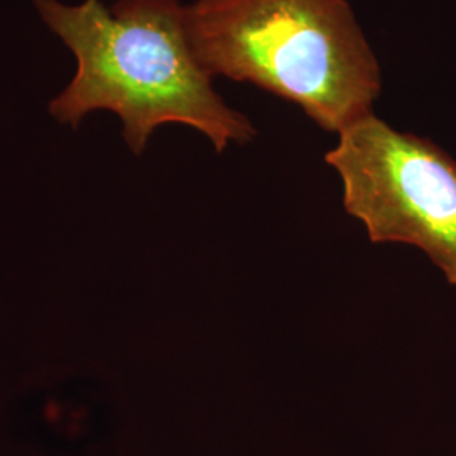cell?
<instances>
[{"instance_id": "obj_2", "label": "cell", "mask_w": 456, "mask_h": 456, "mask_svg": "<svg viewBox=\"0 0 456 456\" xmlns=\"http://www.w3.org/2000/svg\"><path fill=\"white\" fill-rule=\"evenodd\" d=\"M184 22L212 78L256 85L328 132L374 114L380 63L346 0H193Z\"/></svg>"}, {"instance_id": "obj_1", "label": "cell", "mask_w": 456, "mask_h": 456, "mask_svg": "<svg viewBox=\"0 0 456 456\" xmlns=\"http://www.w3.org/2000/svg\"><path fill=\"white\" fill-rule=\"evenodd\" d=\"M43 24L75 58V73L49 102V115L77 129L94 112H112L124 141L142 154L156 129L180 124L224 152L257 131L230 107L190 46L181 0H33Z\"/></svg>"}, {"instance_id": "obj_3", "label": "cell", "mask_w": 456, "mask_h": 456, "mask_svg": "<svg viewBox=\"0 0 456 456\" xmlns=\"http://www.w3.org/2000/svg\"><path fill=\"white\" fill-rule=\"evenodd\" d=\"M326 164L343 207L374 244L421 248L456 286V161L435 142L367 115L338 134Z\"/></svg>"}]
</instances>
